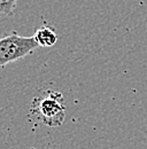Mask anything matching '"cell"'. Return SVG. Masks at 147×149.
<instances>
[{
  "instance_id": "1",
  "label": "cell",
  "mask_w": 147,
  "mask_h": 149,
  "mask_svg": "<svg viewBox=\"0 0 147 149\" xmlns=\"http://www.w3.org/2000/svg\"><path fill=\"white\" fill-rule=\"evenodd\" d=\"M30 115L48 127H59L66 118V104L63 95L53 90H46L32 100Z\"/></svg>"
},
{
  "instance_id": "2",
  "label": "cell",
  "mask_w": 147,
  "mask_h": 149,
  "mask_svg": "<svg viewBox=\"0 0 147 149\" xmlns=\"http://www.w3.org/2000/svg\"><path fill=\"white\" fill-rule=\"evenodd\" d=\"M39 45L34 37H24L13 32L0 38V67L34 53Z\"/></svg>"
},
{
  "instance_id": "3",
  "label": "cell",
  "mask_w": 147,
  "mask_h": 149,
  "mask_svg": "<svg viewBox=\"0 0 147 149\" xmlns=\"http://www.w3.org/2000/svg\"><path fill=\"white\" fill-rule=\"evenodd\" d=\"M39 47H52L57 41V35L52 26H41L32 36Z\"/></svg>"
},
{
  "instance_id": "4",
  "label": "cell",
  "mask_w": 147,
  "mask_h": 149,
  "mask_svg": "<svg viewBox=\"0 0 147 149\" xmlns=\"http://www.w3.org/2000/svg\"><path fill=\"white\" fill-rule=\"evenodd\" d=\"M18 0H0V15L10 16L16 8Z\"/></svg>"
}]
</instances>
